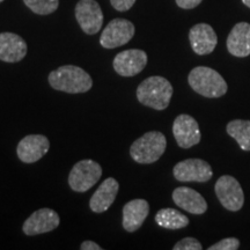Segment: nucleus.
<instances>
[{"instance_id":"f257e3e1","label":"nucleus","mask_w":250,"mask_h":250,"mask_svg":"<svg viewBox=\"0 0 250 250\" xmlns=\"http://www.w3.org/2000/svg\"><path fill=\"white\" fill-rule=\"evenodd\" d=\"M52 88L68 94L86 93L92 88L93 80L85 70L74 65H64L49 74Z\"/></svg>"},{"instance_id":"f03ea898","label":"nucleus","mask_w":250,"mask_h":250,"mask_svg":"<svg viewBox=\"0 0 250 250\" xmlns=\"http://www.w3.org/2000/svg\"><path fill=\"white\" fill-rule=\"evenodd\" d=\"M173 86L164 77H149L137 88V99L142 104L155 110H165L173 98Z\"/></svg>"},{"instance_id":"7ed1b4c3","label":"nucleus","mask_w":250,"mask_h":250,"mask_svg":"<svg viewBox=\"0 0 250 250\" xmlns=\"http://www.w3.org/2000/svg\"><path fill=\"white\" fill-rule=\"evenodd\" d=\"M191 88L205 98H221L227 93L228 86L220 73L211 67L197 66L188 77Z\"/></svg>"},{"instance_id":"20e7f679","label":"nucleus","mask_w":250,"mask_h":250,"mask_svg":"<svg viewBox=\"0 0 250 250\" xmlns=\"http://www.w3.org/2000/svg\"><path fill=\"white\" fill-rule=\"evenodd\" d=\"M167 147L165 134L159 131H149L143 134L130 147V155L138 164H153L158 161Z\"/></svg>"},{"instance_id":"39448f33","label":"nucleus","mask_w":250,"mask_h":250,"mask_svg":"<svg viewBox=\"0 0 250 250\" xmlns=\"http://www.w3.org/2000/svg\"><path fill=\"white\" fill-rule=\"evenodd\" d=\"M102 176V168L98 162L86 159L77 162L68 175V186L76 192H86Z\"/></svg>"},{"instance_id":"423d86ee","label":"nucleus","mask_w":250,"mask_h":250,"mask_svg":"<svg viewBox=\"0 0 250 250\" xmlns=\"http://www.w3.org/2000/svg\"><path fill=\"white\" fill-rule=\"evenodd\" d=\"M214 191L219 202L227 210L236 212L245 204V193L239 181L229 175L219 177L214 186Z\"/></svg>"},{"instance_id":"0eeeda50","label":"nucleus","mask_w":250,"mask_h":250,"mask_svg":"<svg viewBox=\"0 0 250 250\" xmlns=\"http://www.w3.org/2000/svg\"><path fill=\"white\" fill-rule=\"evenodd\" d=\"M134 26L126 19H114L102 31L100 44L105 49H115L129 43L134 35Z\"/></svg>"},{"instance_id":"6e6552de","label":"nucleus","mask_w":250,"mask_h":250,"mask_svg":"<svg viewBox=\"0 0 250 250\" xmlns=\"http://www.w3.org/2000/svg\"><path fill=\"white\" fill-rule=\"evenodd\" d=\"M174 177L180 182H208L213 176L208 162L202 159H187L175 165Z\"/></svg>"},{"instance_id":"1a4fd4ad","label":"nucleus","mask_w":250,"mask_h":250,"mask_svg":"<svg viewBox=\"0 0 250 250\" xmlns=\"http://www.w3.org/2000/svg\"><path fill=\"white\" fill-rule=\"evenodd\" d=\"M76 18L81 29L88 35H94L101 30L103 13L95 0H80L76 6Z\"/></svg>"},{"instance_id":"9d476101","label":"nucleus","mask_w":250,"mask_h":250,"mask_svg":"<svg viewBox=\"0 0 250 250\" xmlns=\"http://www.w3.org/2000/svg\"><path fill=\"white\" fill-rule=\"evenodd\" d=\"M147 55L139 49H130L117 54L112 62L114 70L122 77H134L147 65Z\"/></svg>"},{"instance_id":"9b49d317","label":"nucleus","mask_w":250,"mask_h":250,"mask_svg":"<svg viewBox=\"0 0 250 250\" xmlns=\"http://www.w3.org/2000/svg\"><path fill=\"white\" fill-rule=\"evenodd\" d=\"M59 224H61V218L57 212L51 208H43L34 212L24 221L22 230L28 236H35L51 232L59 226Z\"/></svg>"},{"instance_id":"f8f14e48","label":"nucleus","mask_w":250,"mask_h":250,"mask_svg":"<svg viewBox=\"0 0 250 250\" xmlns=\"http://www.w3.org/2000/svg\"><path fill=\"white\" fill-rule=\"evenodd\" d=\"M173 134L177 145L182 148H190L201 142L202 134L197 121L190 115L182 114L175 118Z\"/></svg>"},{"instance_id":"ddd939ff","label":"nucleus","mask_w":250,"mask_h":250,"mask_svg":"<svg viewBox=\"0 0 250 250\" xmlns=\"http://www.w3.org/2000/svg\"><path fill=\"white\" fill-rule=\"evenodd\" d=\"M50 142L43 134H29L19 143L17 153L24 164H34L49 152Z\"/></svg>"},{"instance_id":"4468645a","label":"nucleus","mask_w":250,"mask_h":250,"mask_svg":"<svg viewBox=\"0 0 250 250\" xmlns=\"http://www.w3.org/2000/svg\"><path fill=\"white\" fill-rule=\"evenodd\" d=\"M190 44L197 55H208L215 49L218 37L210 24L198 23L190 29Z\"/></svg>"},{"instance_id":"2eb2a0df","label":"nucleus","mask_w":250,"mask_h":250,"mask_svg":"<svg viewBox=\"0 0 250 250\" xmlns=\"http://www.w3.org/2000/svg\"><path fill=\"white\" fill-rule=\"evenodd\" d=\"M27 43L14 33L0 34V61L6 62H21L27 55Z\"/></svg>"},{"instance_id":"dca6fc26","label":"nucleus","mask_w":250,"mask_h":250,"mask_svg":"<svg viewBox=\"0 0 250 250\" xmlns=\"http://www.w3.org/2000/svg\"><path fill=\"white\" fill-rule=\"evenodd\" d=\"M173 201L179 208L191 214L201 215L208 210V203L204 197L191 188H176L173 191Z\"/></svg>"},{"instance_id":"f3484780","label":"nucleus","mask_w":250,"mask_h":250,"mask_svg":"<svg viewBox=\"0 0 250 250\" xmlns=\"http://www.w3.org/2000/svg\"><path fill=\"white\" fill-rule=\"evenodd\" d=\"M120 184L114 177H108L100 184L98 190L93 193L89 201L90 210L95 213H103L112 205L116 199Z\"/></svg>"},{"instance_id":"a211bd4d","label":"nucleus","mask_w":250,"mask_h":250,"mask_svg":"<svg viewBox=\"0 0 250 250\" xmlns=\"http://www.w3.org/2000/svg\"><path fill=\"white\" fill-rule=\"evenodd\" d=\"M149 213V204L145 199H133L123 208V228L126 232L138 230Z\"/></svg>"},{"instance_id":"6ab92c4d","label":"nucleus","mask_w":250,"mask_h":250,"mask_svg":"<svg viewBox=\"0 0 250 250\" xmlns=\"http://www.w3.org/2000/svg\"><path fill=\"white\" fill-rule=\"evenodd\" d=\"M227 49L235 57H248L250 55V24L236 23L227 37Z\"/></svg>"},{"instance_id":"aec40b11","label":"nucleus","mask_w":250,"mask_h":250,"mask_svg":"<svg viewBox=\"0 0 250 250\" xmlns=\"http://www.w3.org/2000/svg\"><path fill=\"white\" fill-rule=\"evenodd\" d=\"M155 223L167 229H181L189 225V218L175 208H161L155 214Z\"/></svg>"},{"instance_id":"412c9836","label":"nucleus","mask_w":250,"mask_h":250,"mask_svg":"<svg viewBox=\"0 0 250 250\" xmlns=\"http://www.w3.org/2000/svg\"><path fill=\"white\" fill-rule=\"evenodd\" d=\"M227 133L243 151H250V121L234 120L227 124Z\"/></svg>"},{"instance_id":"4be33fe9","label":"nucleus","mask_w":250,"mask_h":250,"mask_svg":"<svg viewBox=\"0 0 250 250\" xmlns=\"http://www.w3.org/2000/svg\"><path fill=\"white\" fill-rule=\"evenodd\" d=\"M24 5L39 15H48L57 11L59 0H23Z\"/></svg>"},{"instance_id":"5701e85b","label":"nucleus","mask_w":250,"mask_h":250,"mask_svg":"<svg viewBox=\"0 0 250 250\" xmlns=\"http://www.w3.org/2000/svg\"><path fill=\"white\" fill-rule=\"evenodd\" d=\"M240 248V241L235 237H227L213 246L208 247V250H236Z\"/></svg>"},{"instance_id":"b1692460","label":"nucleus","mask_w":250,"mask_h":250,"mask_svg":"<svg viewBox=\"0 0 250 250\" xmlns=\"http://www.w3.org/2000/svg\"><path fill=\"white\" fill-rule=\"evenodd\" d=\"M202 245L195 237H186L173 247L174 250H202Z\"/></svg>"},{"instance_id":"393cba45","label":"nucleus","mask_w":250,"mask_h":250,"mask_svg":"<svg viewBox=\"0 0 250 250\" xmlns=\"http://www.w3.org/2000/svg\"><path fill=\"white\" fill-rule=\"evenodd\" d=\"M112 7L118 12H126L132 7L136 0H110Z\"/></svg>"},{"instance_id":"a878e982","label":"nucleus","mask_w":250,"mask_h":250,"mask_svg":"<svg viewBox=\"0 0 250 250\" xmlns=\"http://www.w3.org/2000/svg\"><path fill=\"white\" fill-rule=\"evenodd\" d=\"M203 0H176V4L179 7L184 9H191L198 6Z\"/></svg>"},{"instance_id":"bb28decb","label":"nucleus","mask_w":250,"mask_h":250,"mask_svg":"<svg viewBox=\"0 0 250 250\" xmlns=\"http://www.w3.org/2000/svg\"><path fill=\"white\" fill-rule=\"evenodd\" d=\"M81 250H102V247H100L96 242L93 241H85L81 243Z\"/></svg>"},{"instance_id":"cd10ccee","label":"nucleus","mask_w":250,"mask_h":250,"mask_svg":"<svg viewBox=\"0 0 250 250\" xmlns=\"http://www.w3.org/2000/svg\"><path fill=\"white\" fill-rule=\"evenodd\" d=\"M242 2L245 4L246 6H248V7L250 8V0H242Z\"/></svg>"},{"instance_id":"c85d7f7f","label":"nucleus","mask_w":250,"mask_h":250,"mask_svg":"<svg viewBox=\"0 0 250 250\" xmlns=\"http://www.w3.org/2000/svg\"><path fill=\"white\" fill-rule=\"evenodd\" d=\"M2 1H4V0H0V2H2Z\"/></svg>"}]
</instances>
